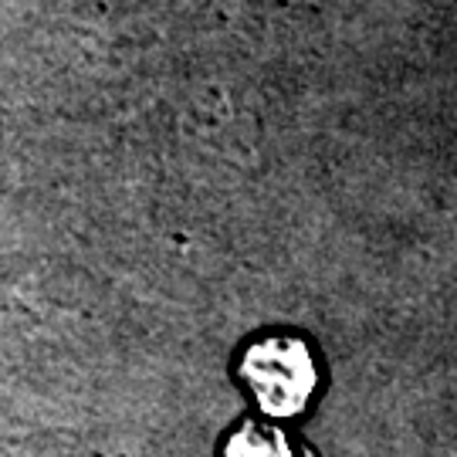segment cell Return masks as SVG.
<instances>
[{
    "label": "cell",
    "mask_w": 457,
    "mask_h": 457,
    "mask_svg": "<svg viewBox=\"0 0 457 457\" xmlns=\"http://www.w3.org/2000/svg\"><path fill=\"white\" fill-rule=\"evenodd\" d=\"M241 376L254 390L262 410L271 417L302 413L319 379L309 345L288 336H275L251 345L241 360Z\"/></svg>",
    "instance_id": "obj_1"
},
{
    "label": "cell",
    "mask_w": 457,
    "mask_h": 457,
    "mask_svg": "<svg viewBox=\"0 0 457 457\" xmlns=\"http://www.w3.org/2000/svg\"><path fill=\"white\" fill-rule=\"evenodd\" d=\"M224 457H298V451L278 427L247 424L228 441Z\"/></svg>",
    "instance_id": "obj_2"
}]
</instances>
